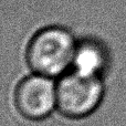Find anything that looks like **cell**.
Wrapping results in <instances>:
<instances>
[{
    "label": "cell",
    "instance_id": "obj_1",
    "mask_svg": "<svg viewBox=\"0 0 126 126\" xmlns=\"http://www.w3.org/2000/svg\"><path fill=\"white\" fill-rule=\"evenodd\" d=\"M76 47L73 35L59 27H50L32 38L27 50V60L37 74L48 78L63 75L73 64Z\"/></svg>",
    "mask_w": 126,
    "mask_h": 126
},
{
    "label": "cell",
    "instance_id": "obj_2",
    "mask_svg": "<svg viewBox=\"0 0 126 126\" xmlns=\"http://www.w3.org/2000/svg\"><path fill=\"white\" fill-rule=\"evenodd\" d=\"M105 84L101 76L74 71L63 75L57 86V106L64 116L82 118L95 112L104 101Z\"/></svg>",
    "mask_w": 126,
    "mask_h": 126
},
{
    "label": "cell",
    "instance_id": "obj_3",
    "mask_svg": "<svg viewBox=\"0 0 126 126\" xmlns=\"http://www.w3.org/2000/svg\"><path fill=\"white\" fill-rule=\"evenodd\" d=\"M15 100L17 110L23 117L42 120L57 106V86L51 78L35 73L20 82Z\"/></svg>",
    "mask_w": 126,
    "mask_h": 126
},
{
    "label": "cell",
    "instance_id": "obj_4",
    "mask_svg": "<svg viewBox=\"0 0 126 126\" xmlns=\"http://www.w3.org/2000/svg\"><path fill=\"white\" fill-rule=\"evenodd\" d=\"M111 63L106 44L95 41H86L78 44L73 60L74 71L91 76H101L107 72Z\"/></svg>",
    "mask_w": 126,
    "mask_h": 126
}]
</instances>
